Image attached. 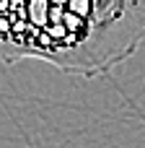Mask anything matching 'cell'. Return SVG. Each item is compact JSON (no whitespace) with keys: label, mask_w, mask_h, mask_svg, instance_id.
I'll return each mask as SVG.
<instances>
[{"label":"cell","mask_w":145,"mask_h":148,"mask_svg":"<svg viewBox=\"0 0 145 148\" xmlns=\"http://www.w3.org/2000/svg\"><path fill=\"white\" fill-rule=\"evenodd\" d=\"M145 39V0H0V60L101 75Z\"/></svg>","instance_id":"1"}]
</instances>
